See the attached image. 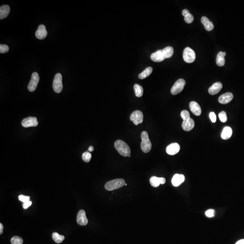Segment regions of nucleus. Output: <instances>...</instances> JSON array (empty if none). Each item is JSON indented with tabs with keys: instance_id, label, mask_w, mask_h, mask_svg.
I'll list each match as a JSON object with an SVG mask.
<instances>
[{
	"instance_id": "c756f323",
	"label": "nucleus",
	"mask_w": 244,
	"mask_h": 244,
	"mask_svg": "<svg viewBox=\"0 0 244 244\" xmlns=\"http://www.w3.org/2000/svg\"><path fill=\"white\" fill-rule=\"evenodd\" d=\"M219 118L221 121L223 123H225L228 120L227 113L225 111H222L219 114Z\"/></svg>"
},
{
	"instance_id": "f3484780",
	"label": "nucleus",
	"mask_w": 244,
	"mask_h": 244,
	"mask_svg": "<svg viewBox=\"0 0 244 244\" xmlns=\"http://www.w3.org/2000/svg\"><path fill=\"white\" fill-rule=\"evenodd\" d=\"M185 177L183 175H175L172 178V184L174 186L178 187L184 182Z\"/></svg>"
},
{
	"instance_id": "b1692460",
	"label": "nucleus",
	"mask_w": 244,
	"mask_h": 244,
	"mask_svg": "<svg viewBox=\"0 0 244 244\" xmlns=\"http://www.w3.org/2000/svg\"><path fill=\"white\" fill-rule=\"evenodd\" d=\"M153 69L151 67H148L144 70L142 73L138 76V77L140 79H143L149 76L153 72Z\"/></svg>"
},
{
	"instance_id": "423d86ee",
	"label": "nucleus",
	"mask_w": 244,
	"mask_h": 244,
	"mask_svg": "<svg viewBox=\"0 0 244 244\" xmlns=\"http://www.w3.org/2000/svg\"><path fill=\"white\" fill-rule=\"evenodd\" d=\"M62 75L60 73H57L55 76L54 81H53V88L54 91L57 93H59L62 91L63 88L62 83Z\"/></svg>"
},
{
	"instance_id": "4c0bfd02",
	"label": "nucleus",
	"mask_w": 244,
	"mask_h": 244,
	"mask_svg": "<svg viewBox=\"0 0 244 244\" xmlns=\"http://www.w3.org/2000/svg\"><path fill=\"white\" fill-rule=\"evenodd\" d=\"M190 14V12H189L188 10L184 9V10H183L182 15L186 17V16H187V15H188V14Z\"/></svg>"
},
{
	"instance_id": "c85d7f7f",
	"label": "nucleus",
	"mask_w": 244,
	"mask_h": 244,
	"mask_svg": "<svg viewBox=\"0 0 244 244\" xmlns=\"http://www.w3.org/2000/svg\"><path fill=\"white\" fill-rule=\"evenodd\" d=\"M91 154L90 153H89L88 151H86L85 153H84L82 154L83 160L86 162H89L91 161Z\"/></svg>"
},
{
	"instance_id": "f257e3e1",
	"label": "nucleus",
	"mask_w": 244,
	"mask_h": 244,
	"mask_svg": "<svg viewBox=\"0 0 244 244\" xmlns=\"http://www.w3.org/2000/svg\"><path fill=\"white\" fill-rule=\"evenodd\" d=\"M114 147L122 156L131 157V150L128 144L123 141L118 140L114 143Z\"/></svg>"
},
{
	"instance_id": "9b49d317",
	"label": "nucleus",
	"mask_w": 244,
	"mask_h": 244,
	"mask_svg": "<svg viewBox=\"0 0 244 244\" xmlns=\"http://www.w3.org/2000/svg\"><path fill=\"white\" fill-rule=\"evenodd\" d=\"M88 219L84 210H81L79 212L77 215V223L80 225H86L87 224Z\"/></svg>"
},
{
	"instance_id": "a19ab883",
	"label": "nucleus",
	"mask_w": 244,
	"mask_h": 244,
	"mask_svg": "<svg viewBox=\"0 0 244 244\" xmlns=\"http://www.w3.org/2000/svg\"><path fill=\"white\" fill-rule=\"evenodd\" d=\"M93 150H94V147H93V146H90V147H89V151H91H91H93Z\"/></svg>"
},
{
	"instance_id": "4468645a",
	"label": "nucleus",
	"mask_w": 244,
	"mask_h": 244,
	"mask_svg": "<svg viewBox=\"0 0 244 244\" xmlns=\"http://www.w3.org/2000/svg\"><path fill=\"white\" fill-rule=\"evenodd\" d=\"M233 95L230 92L223 94L219 97V101L221 104H227L232 100Z\"/></svg>"
},
{
	"instance_id": "79ce46f5",
	"label": "nucleus",
	"mask_w": 244,
	"mask_h": 244,
	"mask_svg": "<svg viewBox=\"0 0 244 244\" xmlns=\"http://www.w3.org/2000/svg\"><path fill=\"white\" fill-rule=\"evenodd\" d=\"M125 185L126 186H127V184H125Z\"/></svg>"
},
{
	"instance_id": "412c9836",
	"label": "nucleus",
	"mask_w": 244,
	"mask_h": 244,
	"mask_svg": "<svg viewBox=\"0 0 244 244\" xmlns=\"http://www.w3.org/2000/svg\"><path fill=\"white\" fill-rule=\"evenodd\" d=\"M201 22L202 24L204 25L205 29L207 31H211L214 28V25L213 23L211 21H209V19L206 17H202L201 18Z\"/></svg>"
},
{
	"instance_id": "72a5a7b5",
	"label": "nucleus",
	"mask_w": 244,
	"mask_h": 244,
	"mask_svg": "<svg viewBox=\"0 0 244 244\" xmlns=\"http://www.w3.org/2000/svg\"><path fill=\"white\" fill-rule=\"evenodd\" d=\"M18 199H19V200L20 201L24 203L30 201V196H24L23 195H20L18 197Z\"/></svg>"
},
{
	"instance_id": "0eeeda50",
	"label": "nucleus",
	"mask_w": 244,
	"mask_h": 244,
	"mask_svg": "<svg viewBox=\"0 0 244 244\" xmlns=\"http://www.w3.org/2000/svg\"><path fill=\"white\" fill-rule=\"evenodd\" d=\"M130 119L136 125L141 124L143 120V114L142 112L139 110L134 111L131 113Z\"/></svg>"
},
{
	"instance_id": "c9c22d12",
	"label": "nucleus",
	"mask_w": 244,
	"mask_h": 244,
	"mask_svg": "<svg viewBox=\"0 0 244 244\" xmlns=\"http://www.w3.org/2000/svg\"><path fill=\"white\" fill-rule=\"evenodd\" d=\"M209 118H210V120H211L212 123H215L216 122V115L215 113L213 112H212L209 113Z\"/></svg>"
},
{
	"instance_id": "7c9ffc66",
	"label": "nucleus",
	"mask_w": 244,
	"mask_h": 244,
	"mask_svg": "<svg viewBox=\"0 0 244 244\" xmlns=\"http://www.w3.org/2000/svg\"><path fill=\"white\" fill-rule=\"evenodd\" d=\"M181 116L183 120H188L190 118V114L188 111L186 110H183L181 113Z\"/></svg>"
},
{
	"instance_id": "a211bd4d",
	"label": "nucleus",
	"mask_w": 244,
	"mask_h": 244,
	"mask_svg": "<svg viewBox=\"0 0 244 244\" xmlns=\"http://www.w3.org/2000/svg\"><path fill=\"white\" fill-rule=\"evenodd\" d=\"M190 109L192 112L196 116H200L202 112L201 107L199 104L195 101H192L190 104Z\"/></svg>"
},
{
	"instance_id": "473e14b6",
	"label": "nucleus",
	"mask_w": 244,
	"mask_h": 244,
	"mask_svg": "<svg viewBox=\"0 0 244 244\" xmlns=\"http://www.w3.org/2000/svg\"><path fill=\"white\" fill-rule=\"evenodd\" d=\"M194 16L191 14H190L187 16H186V17H184V21L188 24H190V23H192L194 21Z\"/></svg>"
},
{
	"instance_id": "2eb2a0df",
	"label": "nucleus",
	"mask_w": 244,
	"mask_h": 244,
	"mask_svg": "<svg viewBox=\"0 0 244 244\" xmlns=\"http://www.w3.org/2000/svg\"><path fill=\"white\" fill-rule=\"evenodd\" d=\"M166 180L163 177H156L153 176L150 179V182L152 186L154 187H157L160 184H163L166 183Z\"/></svg>"
},
{
	"instance_id": "f704fd0d",
	"label": "nucleus",
	"mask_w": 244,
	"mask_h": 244,
	"mask_svg": "<svg viewBox=\"0 0 244 244\" xmlns=\"http://www.w3.org/2000/svg\"><path fill=\"white\" fill-rule=\"evenodd\" d=\"M215 211L213 209H208L205 212V215L208 217H212L214 216Z\"/></svg>"
},
{
	"instance_id": "e433bc0d",
	"label": "nucleus",
	"mask_w": 244,
	"mask_h": 244,
	"mask_svg": "<svg viewBox=\"0 0 244 244\" xmlns=\"http://www.w3.org/2000/svg\"><path fill=\"white\" fill-rule=\"evenodd\" d=\"M31 204H32V202L30 201L24 203L23 204V208L25 209H27L30 206H31Z\"/></svg>"
},
{
	"instance_id": "ea45409f",
	"label": "nucleus",
	"mask_w": 244,
	"mask_h": 244,
	"mask_svg": "<svg viewBox=\"0 0 244 244\" xmlns=\"http://www.w3.org/2000/svg\"><path fill=\"white\" fill-rule=\"evenodd\" d=\"M3 225L2 223H0V234H2L3 233Z\"/></svg>"
},
{
	"instance_id": "9d476101",
	"label": "nucleus",
	"mask_w": 244,
	"mask_h": 244,
	"mask_svg": "<svg viewBox=\"0 0 244 244\" xmlns=\"http://www.w3.org/2000/svg\"><path fill=\"white\" fill-rule=\"evenodd\" d=\"M180 149V146L178 143H172L167 146L166 151L170 155H175L179 152Z\"/></svg>"
},
{
	"instance_id": "6ab92c4d",
	"label": "nucleus",
	"mask_w": 244,
	"mask_h": 244,
	"mask_svg": "<svg viewBox=\"0 0 244 244\" xmlns=\"http://www.w3.org/2000/svg\"><path fill=\"white\" fill-rule=\"evenodd\" d=\"M195 125V123L194 120L191 118H190L188 120L183 121L182 127L184 131H190L194 128Z\"/></svg>"
},
{
	"instance_id": "bb28decb",
	"label": "nucleus",
	"mask_w": 244,
	"mask_h": 244,
	"mask_svg": "<svg viewBox=\"0 0 244 244\" xmlns=\"http://www.w3.org/2000/svg\"><path fill=\"white\" fill-rule=\"evenodd\" d=\"M52 238L54 241L57 243H61L64 241L65 237L63 235H60L57 232L53 233Z\"/></svg>"
},
{
	"instance_id": "f03ea898",
	"label": "nucleus",
	"mask_w": 244,
	"mask_h": 244,
	"mask_svg": "<svg viewBox=\"0 0 244 244\" xmlns=\"http://www.w3.org/2000/svg\"><path fill=\"white\" fill-rule=\"evenodd\" d=\"M125 184V182L122 179H117L110 180L105 184V188L108 191H113L120 188Z\"/></svg>"
},
{
	"instance_id": "4be33fe9",
	"label": "nucleus",
	"mask_w": 244,
	"mask_h": 244,
	"mask_svg": "<svg viewBox=\"0 0 244 244\" xmlns=\"http://www.w3.org/2000/svg\"><path fill=\"white\" fill-rule=\"evenodd\" d=\"M232 134V130L230 127H225L223 129L221 134V138L224 140H227L230 138Z\"/></svg>"
},
{
	"instance_id": "ddd939ff",
	"label": "nucleus",
	"mask_w": 244,
	"mask_h": 244,
	"mask_svg": "<svg viewBox=\"0 0 244 244\" xmlns=\"http://www.w3.org/2000/svg\"><path fill=\"white\" fill-rule=\"evenodd\" d=\"M151 58L153 62H161L165 60L166 58L163 53L162 50H159L151 54Z\"/></svg>"
},
{
	"instance_id": "58836bf2",
	"label": "nucleus",
	"mask_w": 244,
	"mask_h": 244,
	"mask_svg": "<svg viewBox=\"0 0 244 244\" xmlns=\"http://www.w3.org/2000/svg\"><path fill=\"white\" fill-rule=\"evenodd\" d=\"M235 244H244V239L239 240Z\"/></svg>"
},
{
	"instance_id": "dca6fc26",
	"label": "nucleus",
	"mask_w": 244,
	"mask_h": 244,
	"mask_svg": "<svg viewBox=\"0 0 244 244\" xmlns=\"http://www.w3.org/2000/svg\"><path fill=\"white\" fill-rule=\"evenodd\" d=\"M223 88V84L220 82L213 84L208 89V93L211 95H215L219 93Z\"/></svg>"
},
{
	"instance_id": "5701e85b",
	"label": "nucleus",
	"mask_w": 244,
	"mask_h": 244,
	"mask_svg": "<svg viewBox=\"0 0 244 244\" xmlns=\"http://www.w3.org/2000/svg\"><path fill=\"white\" fill-rule=\"evenodd\" d=\"M226 55L225 52H220L217 54L216 59V63L219 67H223L225 63V56Z\"/></svg>"
},
{
	"instance_id": "20e7f679",
	"label": "nucleus",
	"mask_w": 244,
	"mask_h": 244,
	"mask_svg": "<svg viewBox=\"0 0 244 244\" xmlns=\"http://www.w3.org/2000/svg\"><path fill=\"white\" fill-rule=\"evenodd\" d=\"M196 58L195 52L190 47H186L183 52V58L185 62L188 63H193Z\"/></svg>"
},
{
	"instance_id": "f8f14e48",
	"label": "nucleus",
	"mask_w": 244,
	"mask_h": 244,
	"mask_svg": "<svg viewBox=\"0 0 244 244\" xmlns=\"http://www.w3.org/2000/svg\"><path fill=\"white\" fill-rule=\"evenodd\" d=\"M35 35L37 38L39 39H43L46 37L47 35V31L45 26L44 25H39L37 30L35 33Z\"/></svg>"
},
{
	"instance_id": "6e6552de",
	"label": "nucleus",
	"mask_w": 244,
	"mask_h": 244,
	"mask_svg": "<svg viewBox=\"0 0 244 244\" xmlns=\"http://www.w3.org/2000/svg\"><path fill=\"white\" fill-rule=\"evenodd\" d=\"M39 80L38 73L34 72L32 74L30 82L28 85V89L29 91H34L36 90Z\"/></svg>"
},
{
	"instance_id": "1a4fd4ad",
	"label": "nucleus",
	"mask_w": 244,
	"mask_h": 244,
	"mask_svg": "<svg viewBox=\"0 0 244 244\" xmlns=\"http://www.w3.org/2000/svg\"><path fill=\"white\" fill-rule=\"evenodd\" d=\"M21 124L25 128L36 127L38 124V122L36 118L30 117L22 121Z\"/></svg>"
},
{
	"instance_id": "a878e982",
	"label": "nucleus",
	"mask_w": 244,
	"mask_h": 244,
	"mask_svg": "<svg viewBox=\"0 0 244 244\" xmlns=\"http://www.w3.org/2000/svg\"><path fill=\"white\" fill-rule=\"evenodd\" d=\"M134 90L137 97H141L142 96L143 94V89L142 86L137 84L134 85Z\"/></svg>"
},
{
	"instance_id": "aec40b11",
	"label": "nucleus",
	"mask_w": 244,
	"mask_h": 244,
	"mask_svg": "<svg viewBox=\"0 0 244 244\" xmlns=\"http://www.w3.org/2000/svg\"><path fill=\"white\" fill-rule=\"evenodd\" d=\"M10 12V7L8 5H1L0 7V19H5L7 17Z\"/></svg>"
},
{
	"instance_id": "393cba45",
	"label": "nucleus",
	"mask_w": 244,
	"mask_h": 244,
	"mask_svg": "<svg viewBox=\"0 0 244 244\" xmlns=\"http://www.w3.org/2000/svg\"><path fill=\"white\" fill-rule=\"evenodd\" d=\"M163 53L166 58H171L174 53V49L171 46H168L162 49Z\"/></svg>"
},
{
	"instance_id": "2f4dec72",
	"label": "nucleus",
	"mask_w": 244,
	"mask_h": 244,
	"mask_svg": "<svg viewBox=\"0 0 244 244\" xmlns=\"http://www.w3.org/2000/svg\"><path fill=\"white\" fill-rule=\"evenodd\" d=\"M9 50V47L6 44H1L0 45V53L4 54L7 53Z\"/></svg>"
},
{
	"instance_id": "cd10ccee",
	"label": "nucleus",
	"mask_w": 244,
	"mask_h": 244,
	"mask_svg": "<svg viewBox=\"0 0 244 244\" xmlns=\"http://www.w3.org/2000/svg\"><path fill=\"white\" fill-rule=\"evenodd\" d=\"M10 242L12 244H22L23 243V240L21 237L18 236H14L10 240Z\"/></svg>"
},
{
	"instance_id": "7ed1b4c3",
	"label": "nucleus",
	"mask_w": 244,
	"mask_h": 244,
	"mask_svg": "<svg viewBox=\"0 0 244 244\" xmlns=\"http://www.w3.org/2000/svg\"><path fill=\"white\" fill-rule=\"evenodd\" d=\"M142 141L141 144L142 150L144 153H148L151 149V143L149 138L148 134L146 131H143L141 134Z\"/></svg>"
},
{
	"instance_id": "39448f33",
	"label": "nucleus",
	"mask_w": 244,
	"mask_h": 244,
	"mask_svg": "<svg viewBox=\"0 0 244 244\" xmlns=\"http://www.w3.org/2000/svg\"><path fill=\"white\" fill-rule=\"evenodd\" d=\"M186 82L183 79H179L175 82L171 89V93L173 95L179 94L184 88Z\"/></svg>"
}]
</instances>
